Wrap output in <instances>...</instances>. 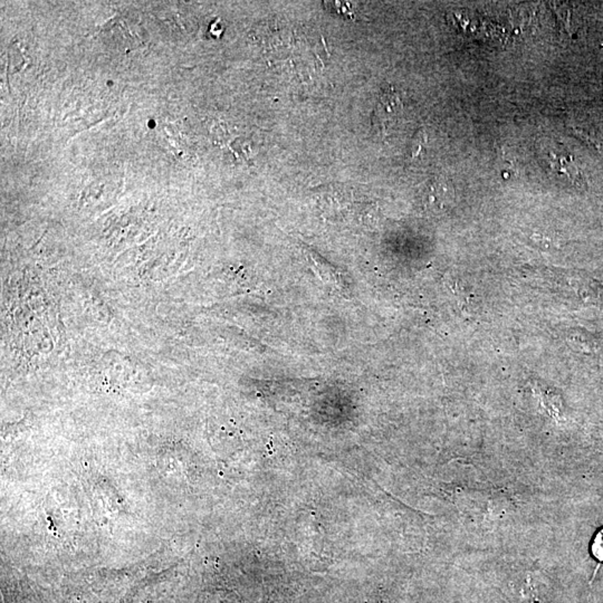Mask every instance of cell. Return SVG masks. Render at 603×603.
Wrapping results in <instances>:
<instances>
[{"label": "cell", "instance_id": "7a4b0ae2", "mask_svg": "<svg viewBox=\"0 0 603 603\" xmlns=\"http://www.w3.org/2000/svg\"><path fill=\"white\" fill-rule=\"evenodd\" d=\"M425 196L429 204L438 208H444L454 200V191L449 183L442 179H436L427 185Z\"/></svg>", "mask_w": 603, "mask_h": 603}, {"label": "cell", "instance_id": "6da1fadb", "mask_svg": "<svg viewBox=\"0 0 603 603\" xmlns=\"http://www.w3.org/2000/svg\"><path fill=\"white\" fill-rule=\"evenodd\" d=\"M402 112V103L394 86L382 88L372 113V125L380 133H386L397 123Z\"/></svg>", "mask_w": 603, "mask_h": 603}, {"label": "cell", "instance_id": "3957f363", "mask_svg": "<svg viewBox=\"0 0 603 603\" xmlns=\"http://www.w3.org/2000/svg\"><path fill=\"white\" fill-rule=\"evenodd\" d=\"M427 142H428V137H427L426 131L423 130V129H419L413 134L410 143H409V154H410L413 159H415L417 156H419V154L423 152L425 147L427 146Z\"/></svg>", "mask_w": 603, "mask_h": 603}, {"label": "cell", "instance_id": "277c9868", "mask_svg": "<svg viewBox=\"0 0 603 603\" xmlns=\"http://www.w3.org/2000/svg\"><path fill=\"white\" fill-rule=\"evenodd\" d=\"M592 556H595L598 561L603 562V529H601L592 541Z\"/></svg>", "mask_w": 603, "mask_h": 603}]
</instances>
